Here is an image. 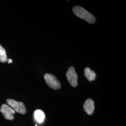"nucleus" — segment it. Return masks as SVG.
<instances>
[{"label": "nucleus", "mask_w": 126, "mask_h": 126, "mask_svg": "<svg viewBox=\"0 0 126 126\" xmlns=\"http://www.w3.org/2000/svg\"><path fill=\"white\" fill-rule=\"evenodd\" d=\"M73 12L78 17L85 20L90 23H94L96 21L94 16L86 10L80 6H75L73 8Z\"/></svg>", "instance_id": "nucleus-1"}, {"label": "nucleus", "mask_w": 126, "mask_h": 126, "mask_svg": "<svg viewBox=\"0 0 126 126\" xmlns=\"http://www.w3.org/2000/svg\"><path fill=\"white\" fill-rule=\"evenodd\" d=\"M6 102L9 107L12 108L15 112L22 114H24L26 113V109L23 102H18L10 99H7Z\"/></svg>", "instance_id": "nucleus-2"}, {"label": "nucleus", "mask_w": 126, "mask_h": 126, "mask_svg": "<svg viewBox=\"0 0 126 126\" xmlns=\"http://www.w3.org/2000/svg\"><path fill=\"white\" fill-rule=\"evenodd\" d=\"M44 79L47 85L54 90L59 89L61 84L57 78L52 74L46 73L44 75Z\"/></svg>", "instance_id": "nucleus-3"}, {"label": "nucleus", "mask_w": 126, "mask_h": 126, "mask_svg": "<svg viewBox=\"0 0 126 126\" xmlns=\"http://www.w3.org/2000/svg\"><path fill=\"white\" fill-rule=\"evenodd\" d=\"M66 77L70 85L73 87H76L78 85V75L74 68L71 66L68 69Z\"/></svg>", "instance_id": "nucleus-4"}, {"label": "nucleus", "mask_w": 126, "mask_h": 126, "mask_svg": "<svg viewBox=\"0 0 126 126\" xmlns=\"http://www.w3.org/2000/svg\"><path fill=\"white\" fill-rule=\"evenodd\" d=\"M0 111L6 120H13L14 118L13 114L16 112L7 104H3L0 109Z\"/></svg>", "instance_id": "nucleus-5"}, {"label": "nucleus", "mask_w": 126, "mask_h": 126, "mask_svg": "<svg viewBox=\"0 0 126 126\" xmlns=\"http://www.w3.org/2000/svg\"><path fill=\"white\" fill-rule=\"evenodd\" d=\"M83 108L88 115L92 114L94 110V102L93 99H88L85 102Z\"/></svg>", "instance_id": "nucleus-6"}, {"label": "nucleus", "mask_w": 126, "mask_h": 126, "mask_svg": "<svg viewBox=\"0 0 126 126\" xmlns=\"http://www.w3.org/2000/svg\"><path fill=\"white\" fill-rule=\"evenodd\" d=\"M35 120L39 123H41L44 122L45 119V114L44 112L41 110H36L34 113Z\"/></svg>", "instance_id": "nucleus-7"}, {"label": "nucleus", "mask_w": 126, "mask_h": 126, "mask_svg": "<svg viewBox=\"0 0 126 126\" xmlns=\"http://www.w3.org/2000/svg\"><path fill=\"white\" fill-rule=\"evenodd\" d=\"M84 75L88 81L94 80L96 78L95 72L90 69L89 68L86 67L84 70Z\"/></svg>", "instance_id": "nucleus-8"}, {"label": "nucleus", "mask_w": 126, "mask_h": 126, "mask_svg": "<svg viewBox=\"0 0 126 126\" xmlns=\"http://www.w3.org/2000/svg\"><path fill=\"white\" fill-rule=\"evenodd\" d=\"M7 61L6 52L4 48L0 45V62L5 63Z\"/></svg>", "instance_id": "nucleus-9"}, {"label": "nucleus", "mask_w": 126, "mask_h": 126, "mask_svg": "<svg viewBox=\"0 0 126 126\" xmlns=\"http://www.w3.org/2000/svg\"><path fill=\"white\" fill-rule=\"evenodd\" d=\"M7 61H8V63H11L12 62V60L11 59H7Z\"/></svg>", "instance_id": "nucleus-10"}]
</instances>
